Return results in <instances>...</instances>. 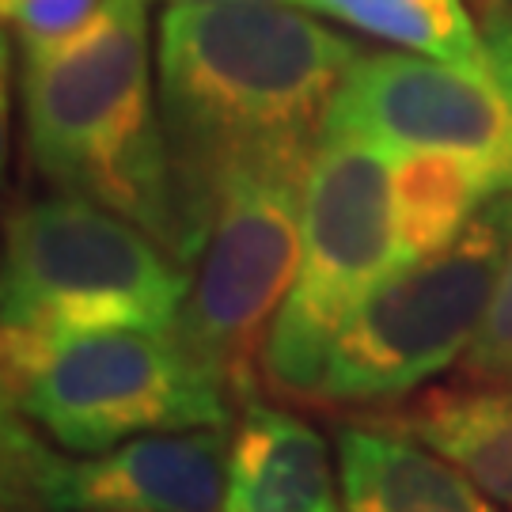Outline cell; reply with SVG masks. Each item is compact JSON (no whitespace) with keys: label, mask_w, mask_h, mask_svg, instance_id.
<instances>
[{"label":"cell","mask_w":512,"mask_h":512,"mask_svg":"<svg viewBox=\"0 0 512 512\" xmlns=\"http://www.w3.org/2000/svg\"><path fill=\"white\" fill-rule=\"evenodd\" d=\"M357 42L277 0L171 4L156 23V92L198 262L224 186L258 167H311Z\"/></svg>","instance_id":"6da1fadb"},{"label":"cell","mask_w":512,"mask_h":512,"mask_svg":"<svg viewBox=\"0 0 512 512\" xmlns=\"http://www.w3.org/2000/svg\"><path fill=\"white\" fill-rule=\"evenodd\" d=\"M19 99L27 152L46 183L122 213L190 266L145 0H103L80 31L23 46Z\"/></svg>","instance_id":"7a4b0ae2"},{"label":"cell","mask_w":512,"mask_h":512,"mask_svg":"<svg viewBox=\"0 0 512 512\" xmlns=\"http://www.w3.org/2000/svg\"><path fill=\"white\" fill-rule=\"evenodd\" d=\"M190 289L183 258L107 205L61 190L23 205L4 239V384L69 338L175 330Z\"/></svg>","instance_id":"3957f363"},{"label":"cell","mask_w":512,"mask_h":512,"mask_svg":"<svg viewBox=\"0 0 512 512\" xmlns=\"http://www.w3.org/2000/svg\"><path fill=\"white\" fill-rule=\"evenodd\" d=\"M509 247L512 190H505L448 247L391 270L361 300L338 330L311 399L395 406L456 365L475 342Z\"/></svg>","instance_id":"277c9868"},{"label":"cell","mask_w":512,"mask_h":512,"mask_svg":"<svg viewBox=\"0 0 512 512\" xmlns=\"http://www.w3.org/2000/svg\"><path fill=\"white\" fill-rule=\"evenodd\" d=\"M395 270V148L323 129L304 190L300 266L262 346V376L311 395L346 319Z\"/></svg>","instance_id":"5b68a950"},{"label":"cell","mask_w":512,"mask_h":512,"mask_svg":"<svg viewBox=\"0 0 512 512\" xmlns=\"http://www.w3.org/2000/svg\"><path fill=\"white\" fill-rule=\"evenodd\" d=\"M4 410L73 456L148 433L228 429L236 399L175 330H103L54 346L4 384Z\"/></svg>","instance_id":"8992f818"},{"label":"cell","mask_w":512,"mask_h":512,"mask_svg":"<svg viewBox=\"0 0 512 512\" xmlns=\"http://www.w3.org/2000/svg\"><path fill=\"white\" fill-rule=\"evenodd\" d=\"M311 167H258L224 186L175 338L243 403L300 266Z\"/></svg>","instance_id":"52a82bcc"},{"label":"cell","mask_w":512,"mask_h":512,"mask_svg":"<svg viewBox=\"0 0 512 512\" xmlns=\"http://www.w3.org/2000/svg\"><path fill=\"white\" fill-rule=\"evenodd\" d=\"M228 444V429H186L148 433L73 459L4 410V509L220 512Z\"/></svg>","instance_id":"ba28073f"},{"label":"cell","mask_w":512,"mask_h":512,"mask_svg":"<svg viewBox=\"0 0 512 512\" xmlns=\"http://www.w3.org/2000/svg\"><path fill=\"white\" fill-rule=\"evenodd\" d=\"M323 129L387 148H452L478 156L512 190V99L494 76L421 54H361Z\"/></svg>","instance_id":"9c48e42d"},{"label":"cell","mask_w":512,"mask_h":512,"mask_svg":"<svg viewBox=\"0 0 512 512\" xmlns=\"http://www.w3.org/2000/svg\"><path fill=\"white\" fill-rule=\"evenodd\" d=\"M220 512H342L323 433L293 410L247 395L232 421Z\"/></svg>","instance_id":"30bf717a"},{"label":"cell","mask_w":512,"mask_h":512,"mask_svg":"<svg viewBox=\"0 0 512 512\" xmlns=\"http://www.w3.org/2000/svg\"><path fill=\"white\" fill-rule=\"evenodd\" d=\"M342 512H501L456 463L376 421L338 425Z\"/></svg>","instance_id":"8fae6325"},{"label":"cell","mask_w":512,"mask_h":512,"mask_svg":"<svg viewBox=\"0 0 512 512\" xmlns=\"http://www.w3.org/2000/svg\"><path fill=\"white\" fill-rule=\"evenodd\" d=\"M368 421L433 448L456 463L482 494L512 512V387L475 384L429 391L399 414Z\"/></svg>","instance_id":"7c38bea8"},{"label":"cell","mask_w":512,"mask_h":512,"mask_svg":"<svg viewBox=\"0 0 512 512\" xmlns=\"http://www.w3.org/2000/svg\"><path fill=\"white\" fill-rule=\"evenodd\" d=\"M505 194L494 167L452 148L395 152V270L448 247L471 220Z\"/></svg>","instance_id":"4fadbf2b"},{"label":"cell","mask_w":512,"mask_h":512,"mask_svg":"<svg viewBox=\"0 0 512 512\" xmlns=\"http://www.w3.org/2000/svg\"><path fill=\"white\" fill-rule=\"evenodd\" d=\"M293 4L410 54L437 57L459 69L494 76L482 27L463 0H293Z\"/></svg>","instance_id":"5bb4252c"},{"label":"cell","mask_w":512,"mask_h":512,"mask_svg":"<svg viewBox=\"0 0 512 512\" xmlns=\"http://www.w3.org/2000/svg\"><path fill=\"white\" fill-rule=\"evenodd\" d=\"M463 372L471 376V384L512 387V247L497 274L494 296L478 323L475 342L463 353Z\"/></svg>","instance_id":"9a60e30c"},{"label":"cell","mask_w":512,"mask_h":512,"mask_svg":"<svg viewBox=\"0 0 512 512\" xmlns=\"http://www.w3.org/2000/svg\"><path fill=\"white\" fill-rule=\"evenodd\" d=\"M99 4L103 0H16L4 8V16L16 27L19 46H42L80 31Z\"/></svg>","instance_id":"2e32d148"},{"label":"cell","mask_w":512,"mask_h":512,"mask_svg":"<svg viewBox=\"0 0 512 512\" xmlns=\"http://www.w3.org/2000/svg\"><path fill=\"white\" fill-rule=\"evenodd\" d=\"M478 27L490 50L494 80L512 99V0H478Z\"/></svg>","instance_id":"e0dca14e"},{"label":"cell","mask_w":512,"mask_h":512,"mask_svg":"<svg viewBox=\"0 0 512 512\" xmlns=\"http://www.w3.org/2000/svg\"><path fill=\"white\" fill-rule=\"evenodd\" d=\"M175 4H228V0H175ZM293 4V0H289Z\"/></svg>","instance_id":"ac0fdd59"},{"label":"cell","mask_w":512,"mask_h":512,"mask_svg":"<svg viewBox=\"0 0 512 512\" xmlns=\"http://www.w3.org/2000/svg\"><path fill=\"white\" fill-rule=\"evenodd\" d=\"M8 4H16V0H4V8H8Z\"/></svg>","instance_id":"d6986e66"}]
</instances>
